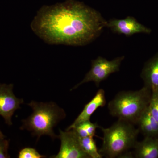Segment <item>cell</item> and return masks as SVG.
Here are the masks:
<instances>
[{
  "label": "cell",
  "mask_w": 158,
  "mask_h": 158,
  "mask_svg": "<svg viewBox=\"0 0 158 158\" xmlns=\"http://www.w3.org/2000/svg\"><path fill=\"white\" fill-rule=\"evenodd\" d=\"M107 23L95 9L79 1L67 0L42 7L31 27L49 44L84 46L98 37Z\"/></svg>",
  "instance_id": "1"
},
{
  "label": "cell",
  "mask_w": 158,
  "mask_h": 158,
  "mask_svg": "<svg viewBox=\"0 0 158 158\" xmlns=\"http://www.w3.org/2000/svg\"><path fill=\"white\" fill-rule=\"evenodd\" d=\"M33 110L29 117L23 119L20 129L27 130L32 135L40 137L47 135L54 140L58 138L55 134L54 128L66 117L65 110L53 102H42L32 101L27 104Z\"/></svg>",
  "instance_id": "2"
},
{
  "label": "cell",
  "mask_w": 158,
  "mask_h": 158,
  "mask_svg": "<svg viewBox=\"0 0 158 158\" xmlns=\"http://www.w3.org/2000/svg\"><path fill=\"white\" fill-rule=\"evenodd\" d=\"M151 93V89L144 86L135 91H120L108 103L110 115L137 125L140 117L148 108Z\"/></svg>",
  "instance_id": "3"
},
{
  "label": "cell",
  "mask_w": 158,
  "mask_h": 158,
  "mask_svg": "<svg viewBox=\"0 0 158 158\" xmlns=\"http://www.w3.org/2000/svg\"><path fill=\"white\" fill-rule=\"evenodd\" d=\"M100 128L103 137L99 152L109 158L120 157L133 148L139 133L134 124L119 119L110 127Z\"/></svg>",
  "instance_id": "4"
},
{
  "label": "cell",
  "mask_w": 158,
  "mask_h": 158,
  "mask_svg": "<svg viewBox=\"0 0 158 158\" xmlns=\"http://www.w3.org/2000/svg\"><path fill=\"white\" fill-rule=\"evenodd\" d=\"M124 58V56H122L109 61L103 57L98 56L92 60L90 71L81 81L76 85L71 90H75L81 85L91 81L94 82L97 87H98L101 82L107 79L110 74L119 70L121 62Z\"/></svg>",
  "instance_id": "5"
},
{
  "label": "cell",
  "mask_w": 158,
  "mask_h": 158,
  "mask_svg": "<svg viewBox=\"0 0 158 158\" xmlns=\"http://www.w3.org/2000/svg\"><path fill=\"white\" fill-rule=\"evenodd\" d=\"M58 138L61 141L59 152L52 158H90L82 149L80 137L73 129L63 131L59 129Z\"/></svg>",
  "instance_id": "6"
},
{
  "label": "cell",
  "mask_w": 158,
  "mask_h": 158,
  "mask_svg": "<svg viewBox=\"0 0 158 158\" xmlns=\"http://www.w3.org/2000/svg\"><path fill=\"white\" fill-rule=\"evenodd\" d=\"M13 88V84L0 83V116L9 126L12 125V116L24 103L23 99L18 98L15 95Z\"/></svg>",
  "instance_id": "7"
},
{
  "label": "cell",
  "mask_w": 158,
  "mask_h": 158,
  "mask_svg": "<svg viewBox=\"0 0 158 158\" xmlns=\"http://www.w3.org/2000/svg\"><path fill=\"white\" fill-rule=\"evenodd\" d=\"M107 27L114 33L127 37L138 33L149 34L151 32L150 29L138 22L132 16H127L122 19H112L107 21Z\"/></svg>",
  "instance_id": "8"
},
{
  "label": "cell",
  "mask_w": 158,
  "mask_h": 158,
  "mask_svg": "<svg viewBox=\"0 0 158 158\" xmlns=\"http://www.w3.org/2000/svg\"><path fill=\"white\" fill-rule=\"evenodd\" d=\"M106 103L105 92L103 89H99L93 98L87 104L73 123L70 125L66 130L71 129L76 125L80 123L90 120V117L95 111L100 107H103Z\"/></svg>",
  "instance_id": "9"
},
{
  "label": "cell",
  "mask_w": 158,
  "mask_h": 158,
  "mask_svg": "<svg viewBox=\"0 0 158 158\" xmlns=\"http://www.w3.org/2000/svg\"><path fill=\"white\" fill-rule=\"evenodd\" d=\"M133 156L136 158H158V138L144 137L137 141L133 148Z\"/></svg>",
  "instance_id": "10"
},
{
  "label": "cell",
  "mask_w": 158,
  "mask_h": 158,
  "mask_svg": "<svg viewBox=\"0 0 158 158\" xmlns=\"http://www.w3.org/2000/svg\"><path fill=\"white\" fill-rule=\"evenodd\" d=\"M144 86L158 88V54L145 63L141 74Z\"/></svg>",
  "instance_id": "11"
},
{
  "label": "cell",
  "mask_w": 158,
  "mask_h": 158,
  "mask_svg": "<svg viewBox=\"0 0 158 158\" xmlns=\"http://www.w3.org/2000/svg\"><path fill=\"white\" fill-rule=\"evenodd\" d=\"M137 125L139 132L144 137L158 138V123L152 116L148 108L140 117Z\"/></svg>",
  "instance_id": "12"
},
{
  "label": "cell",
  "mask_w": 158,
  "mask_h": 158,
  "mask_svg": "<svg viewBox=\"0 0 158 158\" xmlns=\"http://www.w3.org/2000/svg\"><path fill=\"white\" fill-rule=\"evenodd\" d=\"M98 128H100V127L97 123H93L89 120L78 123L71 129L74 130L80 137L84 138L94 137L95 136L96 130Z\"/></svg>",
  "instance_id": "13"
},
{
  "label": "cell",
  "mask_w": 158,
  "mask_h": 158,
  "mask_svg": "<svg viewBox=\"0 0 158 158\" xmlns=\"http://www.w3.org/2000/svg\"><path fill=\"white\" fill-rule=\"evenodd\" d=\"M80 137V136H79ZM80 144L83 150L90 158H102L103 156L98 150L96 142L93 137H80Z\"/></svg>",
  "instance_id": "14"
},
{
  "label": "cell",
  "mask_w": 158,
  "mask_h": 158,
  "mask_svg": "<svg viewBox=\"0 0 158 158\" xmlns=\"http://www.w3.org/2000/svg\"><path fill=\"white\" fill-rule=\"evenodd\" d=\"M151 90V96L148 108L152 116L158 123V88H152Z\"/></svg>",
  "instance_id": "15"
},
{
  "label": "cell",
  "mask_w": 158,
  "mask_h": 158,
  "mask_svg": "<svg viewBox=\"0 0 158 158\" xmlns=\"http://www.w3.org/2000/svg\"><path fill=\"white\" fill-rule=\"evenodd\" d=\"M46 156L42 155L37 152L35 148L31 147H26L22 148L19 152V158H44Z\"/></svg>",
  "instance_id": "16"
},
{
  "label": "cell",
  "mask_w": 158,
  "mask_h": 158,
  "mask_svg": "<svg viewBox=\"0 0 158 158\" xmlns=\"http://www.w3.org/2000/svg\"><path fill=\"white\" fill-rule=\"evenodd\" d=\"M10 140L6 138H0V158L11 157L9 153Z\"/></svg>",
  "instance_id": "17"
},
{
  "label": "cell",
  "mask_w": 158,
  "mask_h": 158,
  "mask_svg": "<svg viewBox=\"0 0 158 158\" xmlns=\"http://www.w3.org/2000/svg\"><path fill=\"white\" fill-rule=\"evenodd\" d=\"M6 138V136L3 134L2 132L0 129V138Z\"/></svg>",
  "instance_id": "18"
}]
</instances>
